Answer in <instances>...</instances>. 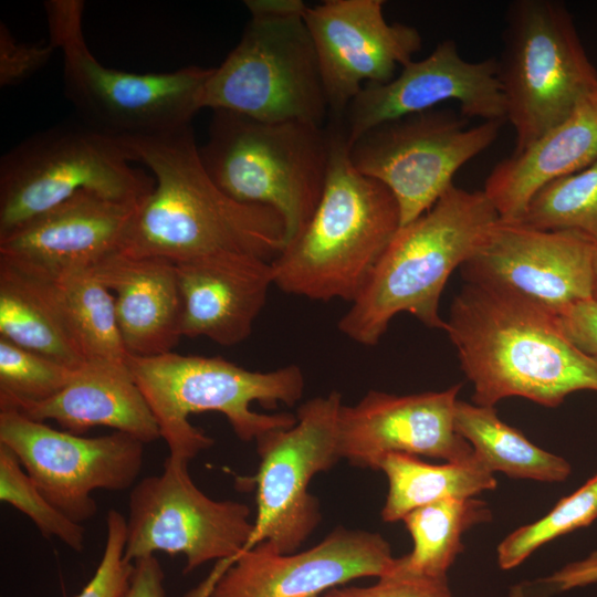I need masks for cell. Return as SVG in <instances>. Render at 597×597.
I'll return each mask as SVG.
<instances>
[{
  "label": "cell",
  "mask_w": 597,
  "mask_h": 597,
  "mask_svg": "<svg viewBox=\"0 0 597 597\" xmlns=\"http://www.w3.org/2000/svg\"><path fill=\"white\" fill-rule=\"evenodd\" d=\"M84 2L44 3L49 42L63 53L64 94L82 122L117 138L166 133L201 109L212 67L188 65L165 73H130L103 65L83 34Z\"/></svg>",
  "instance_id": "52a82bcc"
},
{
  "label": "cell",
  "mask_w": 597,
  "mask_h": 597,
  "mask_svg": "<svg viewBox=\"0 0 597 597\" xmlns=\"http://www.w3.org/2000/svg\"><path fill=\"white\" fill-rule=\"evenodd\" d=\"M13 409L35 421L53 420L80 436L94 427H108L145 444L160 438L157 421L126 362H86L53 397Z\"/></svg>",
  "instance_id": "cb8c5ba5"
},
{
  "label": "cell",
  "mask_w": 597,
  "mask_h": 597,
  "mask_svg": "<svg viewBox=\"0 0 597 597\" xmlns=\"http://www.w3.org/2000/svg\"><path fill=\"white\" fill-rule=\"evenodd\" d=\"M454 425L491 472L543 482H562L570 474L567 460L532 443L502 421L494 407L458 400Z\"/></svg>",
  "instance_id": "83f0119b"
},
{
  "label": "cell",
  "mask_w": 597,
  "mask_h": 597,
  "mask_svg": "<svg viewBox=\"0 0 597 597\" xmlns=\"http://www.w3.org/2000/svg\"><path fill=\"white\" fill-rule=\"evenodd\" d=\"M0 337L72 369L86 363L44 283L3 261Z\"/></svg>",
  "instance_id": "d4e9b609"
},
{
  "label": "cell",
  "mask_w": 597,
  "mask_h": 597,
  "mask_svg": "<svg viewBox=\"0 0 597 597\" xmlns=\"http://www.w3.org/2000/svg\"><path fill=\"white\" fill-rule=\"evenodd\" d=\"M461 385L442 391L391 395L370 390L356 405H343L338 419L341 459L378 469L388 453L463 462L474 458L457 431L454 413Z\"/></svg>",
  "instance_id": "d6986e66"
},
{
  "label": "cell",
  "mask_w": 597,
  "mask_h": 597,
  "mask_svg": "<svg viewBox=\"0 0 597 597\" xmlns=\"http://www.w3.org/2000/svg\"><path fill=\"white\" fill-rule=\"evenodd\" d=\"M322 597H452L448 580L384 576L368 587H336Z\"/></svg>",
  "instance_id": "d590c367"
},
{
  "label": "cell",
  "mask_w": 597,
  "mask_h": 597,
  "mask_svg": "<svg viewBox=\"0 0 597 597\" xmlns=\"http://www.w3.org/2000/svg\"><path fill=\"white\" fill-rule=\"evenodd\" d=\"M387 475L389 489L381 516L396 522L410 511L447 499H470L496 488V480L475 455L463 462L430 464L416 455L388 453L378 469Z\"/></svg>",
  "instance_id": "484cf974"
},
{
  "label": "cell",
  "mask_w": 597,
  "mask_h": 597,
  "mask_svg": "<svg viewBox=\"0 0 597 597\" xmlns=\"http://www.w3.org/2000/svg\"><path fill=\"white\" fill-rule=\"evenodd\" d=\"M0 443L10 448L41 493L60 512L83 524L95 516V490L136 484L144 460L140 440L119 431L86 438L0 409Z\"/></svg>",
  "instance_id": "5bb4252c"
},
{
  "label": "cell",
  "mask_w": 597,
  "mask_h": 597,
  "mask_svg": "<svg viewBox=\"0 0 597 597\" xmlns=\"http://www.w3.org/2000/svg\"><path fill=\"white\" fill-rule=\"evenodd\" d=\"M565 335L583 352L597 357V302L573 305L558 316Z\"/></svg>",
  "instance_id": "74e56055"
},
{
  "label": "cell",
  "mask_w": 597,
  "mask_h": 597,
  "mask_svg": "<svg viewBox=\"0 0 597 597\" xmlns=\"http://www.w3.org/2000/svg\"><path fill=\"white\" fill-rule=\"evenodd\" d=\"M499 219L483 190L451 186L429 210L397 230L339 320V331L360 345L373 346L404 312L428 327L444 329L439 304L446 283Z\"/></svg>",
  "instance_id": "277c9868"
},
{
  "label": "cell",
  "mask_w": 597,
  "mask_h": 597,
  "mask_svg": "<svg viewBox=\"0 0 597 597\" xmlns=\"http://www.w3.org/2000/svg\"><path fill=\"white\" fill-rule=\"evenodd\" d=\"M165 573L159 559L153 556L138 558L128 589L124 597H166Z\"/></svg>",
  "instance_id": "f35d334b"
},
{
  "label": "cell",
  "mask_w": 597,
  "mask_h": 597,
  "mask_svg": "<svg viewBox=\"0 0 597 597\" xmlns=\"http://www.w3.org/2000/svg\"><path fill=\"white\" fill-rule=\"evenodd\" d=\"M520 221L543 230L578 231L597 244V159L543 186Z\"/></svg>",
  "instance_id": "f546056e"
},
{
  "label": "cell",
  "mask_w": 597,
  "mask_h": 597,
  "mask_svg": "<svg viewBox=\"0 0 597 597\" xmlns=\"http://www.w3.org/2000/svg\"><path fill=\"white\" fill-rule=\"evenodd\" d=\"M114 294L127 355L172 352L181 335L182 298L176 264L158 256L116 252L91 268Z\"/></svg>",
  "instance_id": "7402d4cb"
},
{
  "label": "cell",
  "mask_w": 597,
  "mask_h": 597,
  "mask_svg": "<svg viewBox=\"0 0 597 597\" xmlns=\"http://www.w3.org/2000/svg\"><path fill=\"white\" fill-rule=\"evenodd\" d=\"M126 365L157 421L160 438L166 441L172 460L190 462L214 442L189 422L188 417L193 413H222L244 442L296 422L291 413H259L250 406L253 401L265 408H275L279 402L294 405L304 389V377L297 365L252 371L221 357L185 356L174 352L150 357L127 355Z\"/></svg>",
  "instance_id": "5b68a950"
},
{
  "label": "cell",
  "mask_w": 597,
  "mask_h": 597,
  "mask_svg": "<svg viewBox=\"0 0 597 597\" xmlns=\"http://www.w3.org/2000/svg\"><path fill=\"white\" fill-rule=\"evenodd\" d=\"M0 500L27 515L43 537L60 540L75 552L85 545V528L60 512L41 493L19 459L0 443Z\"/></svg>",
  "instance_id": "d6a6232c"
},
{
  "label": "cell",
  "mask_w": 597,
  "mask_h": 597,
  "mask_svg": "<svg viewBox=\"0 0 597 597\" xmlns=\"http://www.w3.org/2000/svg\"><path fill=\"white\" fill-rule=\"evenodd\" d=\"M174 263L182 298L181 335L222 346L245 341L274 284L272 261L227 253Z\"/></svg>",
  "instance_id": "44dd1931"
},
{
  "label": "cell",
  "mask_w": 597,
  "mask_h": 597,
  "mask_svg": "<svg viewBox=\"0 0 597 597\" xmlns=\"http://www.w3.org/2000/svg\"><path fill=\"white\" fill-rule=\"evenodd\" d=\"M504 123L469 127L461 113L434 107L370 128L348 144V156L356 170L391 191L401 227L453 186L457 171L495 142Z\"/></svg>",
  "instance_id": "7c38bea8"
},
{
  "label": "cell",
  "mask_w": 597,
  "mask_h": 597,
  "mask_svg": "<svg viewBox=\"0 0 597 597\" xmlns=\"http://www.w3.org/2000/svg\"><path fill=\"white\" fill-rule=\"evenodd\" d=\"M304 20L317 54L328 119H342L366 84L391 81L422 45L416 28L386 20L383 0H326L308 7Z\"/></svg>",
  "instance_id": "2e32d148"
},
{
  "label": "cell",
  "mask_w": 597,
  "mask_h": 597,
  "mask_svg": "<svg viewBox=\"0 0 597 597\" xmlns=\"http://www.w3.org/2000/svg\"><path fill=\"white\" fill-rule=\"evenodd\" d=\"M342 406L336 391L310 399L298 407L294 426L269 430L255 439L260 457L254 478L256 515L242 552L262 544L277 554H293L317 526L318 501L307 488L316 473L341 459Z\"/></svg>",
  "instance_id": "4fadbf2b"
},
{
  "label": "cell",
  "mask_w": 597,
  "mask_h": 597,
  "mask_svg": "<svg viewBox=\"0 0 597 597\" xmlns=\"http://www.w3.org/2000/svg\"><path fill=\"white\" fill-rule=\"evenodd\" d=\"M597 244L574 230L499 219L461 266L467 283L512 294L556 315L591 300Z\"/></svg>",
  "instance_id": "9a60e30c"
},
{
  "label": "cell",
  "mask_w": 597,
  "mask_h": 597,
  "mask_svg": "<svg viewBox=\"0 0 597 597\" xmlns=\"http://www.w3.org/2000/svg\"><path fill=\"white\" fill-rule=\"evenodd\" d=\"M56 49L48 42L19 43L4 22L0 23V86L18 85L42 69Z\"/></svg>",
  "instance_id": "e575fe53"
},
{
  "label": "cell",
  "mask_w": 597,
  "mask_h": 597,
  "mask_svg": "<svg viewBox=\"0 0 597 597\" xmlns=\"http://www.w3.org/2000/svg\"><path fill=\"white\" fill-rule=\"evenodd\" d=\"M329 126L261 122L212 111L199 146L205 169L232 199L275 210L285 226V245L297 237L321 200L331 161Z\"/></svg>",
  "instance_id": "8992f818"
},
{
  "label": "cell",
  "mask_w": 597,
  "mask_h": 597,
  "mask_svg": "<svg viewBox=\"0 0 597 597\" xmlns=\"http://www.w3.org/2000/svg\"><path fill=\"white\" fill-rule=\"evenodd\" d=\"M244 6L250 15L266 18L304 15L308 8L302 0H245Z\"/></svg>",
  "instance_id": "ab89813d"
},
{
  "label": "cell",
  "mask_w": 597,
  "mask_h": 597,
  "mask_svg": "<svg viewBox=\"0 0 597 597\" xmlns=\"http://www.w3.org/2000/svg\"><path fill=\"white\" fill-rule=\"evenodd\" d=\"M200 106L326 126L329 108L304 15H250L238 44L212 67Z\"/></svg>",
  "instance_id": "30bf717a"
},
{
  "label": "cell",
  "mask_w": 597,
  "mask_h": 597,
  "mask_svg": "<svg viewBox=\"0 0 597 597\" xmlns=\"http://www.w3.org/2000/svg\"><path fill=\"white\" fill-rule=\"evenodd\" d=\"M597 159V90L574 112L522 150L494 166L483 191L500 219L520 221L533 196L546 184Z\"/></svg>",
  "instance_id": "603a6c76"
},
{
  "label": "cell",
  "mask_w": 597,
  "mask_h": 597,
  "mask_svg": "<svg viewBox=\"0 0 597 597\" xmlns=\"http://www.w3.org/2000/svg\"><path fill=\"white\" fill-rule=\"evenodd\" d=\"M490 519L486 503L474 498L441 500L410 511L401 521L413 548L395 558L385 576L447 580L448 569L464 548L462 535Z\"/></svg>",
  "instance_id": "4316f807"
},
{
  "label": "cell",
  "mask_w": 597,
  "mask_h": 597,
  "mask_svg": "<svg viewBox=\"0 0 597 597\" xmlns=\"http://www.w3.org/2000/svg\"><path fill=\"white\" fill-rule=\"evenodd\" d=\"M130 163L119 138L84 122L21 140L0 159V237L81 191L140 203L154 179Z\"/></svg>",
  "instance_id": "9c48e42d"
},
{
  "label": "cell",
  "mask_w": 597,
  "mask_h": 597,
  "mask_svg": "<svg viewBox=\"0 0 597 597\" xmlns=\"http://www.w3.org/2000/svg\"><path fill=\"white\" fill-rule=\"evenodd\" d=\"M140 203L81 191L0 237V261L43 279L91 269L123 250Z\"/></svg>",
  "instance_id": "ffe728a7"
},
{
  "label": "cell",
  "mask_w": 597,
  "mask_h": 597,
  "mask_svg": "<svg viewBox=\"0 0 597 597\" xmlns=\"http://www.w3.org/2000/svg\"><path fill=\"white\" fill-rule=\"evenodd\" d=\"M444 331L475 405L523 397L557 407L572 392L597 391V357L565 335L556 315L512 294L465 283Z\"/></svg>",
  "instance_id": "7a4b0ae2"
},
{
  "label": "cell",
  "mask_w": 597,
  "mask_h": 597,
  "mask_svg": "<svg viewBox=\"0 0 597 597\" xmlns=\"http://www.w3.org/2000/svg\"><path fill=\"white\" fill-rule=\"evenodd\" d=\"M119 139L132 161L144 164L154 179L121 252L172 262L227 253L273 261L282 252V217L269 207L241 203L213 182L191 124Z\"/></svg>",
  "instance_id": "6da1fadb"
},
{
  "label": "cell",
  "mask_w": 597,
  "mask_h": 597,
  "mask_svg": "<svg viewBox=\"0 0 597 597\" xmlns=\"http://www.w3.org/2000/svg\"><path fill=\"white\" fill-rule=\"evenodd\" d=\"M188 463L168 457L160 474L146 476L132 488L124 555L134 563L157 552L182 554L184 574L218 559L208 578L185 596L209 597L247 545L253 522L244 503L216 501L199 490Z\"/></svg>",
  "instance_id": "8fae6325"
},
{
  "label": "cell",
  "mask_w": 597,
  "mask_h": 597,
  "mask_svg": "<svg viewBox=\"0 0 597 597\" xmlns=\"http://www.w3.org/2000/svg\"><path fill=\"white\" fill-rule=\"evenodd\" d=\"M126 517L115 509L106 515V542L102 559L90 582L75 597H124L134 563L125 558Z\"/></svg>",
  "instance_id": "836d02e7"
},
{
  "label": "cell",
  "mask_w": 597,
  "mask_h": 597,
  "mask_svg": "<svg viewBox=\"0 0 597 597\" xmlns=\"http://www.w3.org/2000/svg\"><path fill=\"white\" fill-rule=\"evenodd\" d=\"M597 583V548L549 576L517 586L515 597H551L557 593Z\"/></svg>",
  "instance_id": "8d00e7d4"
},
{
  "label": "cell",
  "mask_w": 597,
  "mask_h": 597,
  "mask_svg": "<svg viewBox=\"0 0 597 597\" xmlns=\"http://www.w3.org/2000/svg\"><path fill=\"white\" fill-rule=\"evenodd\" d=\"M505 21L496 76L519 151L597 90V70L561 2L513 1Z\"/></svg>",
  "instance_id": "ba28073f"
},
{
  "label": "cell",
  "mask_w": 597,
  "mask_h": 597,
  "mask_svg": "<svg viewBox=\"0 0 597 597\" xmlns=\"http://www.w3.org/2000/svg\"><path fill=\"white\" fill-rule=\"evenodd\" d=\"M327 125L326 184L311 220L272 261L274 284L310 300L352 303L400 228V211L385 185L353 166L343 119Z\"/></svg>",
  "instance_id": "3957f363"
},
{
  "label": "cell",
  "mask_w": 597,
  "mask_h": 597,
  "mask_svg": "<svg viewBox=\"0 0 597 597\" xmlns=\"http://www.w3.org/2000/svg\"><path fill=\"white\" fill-rule=\"evenodd\" d=\"M597 520V474L563 498L542 519L519 527L498 546L502 569L520 565L534 551L558 536L588 526Z\"/></svg>",
  "instance_id": "4dcf8cb0"
},
{
  "label": "cell",
  "mask_w": 597,
  "mask_h": 597,
  "mask_svg": "<svg viewBox=\"0 0 597 597\" xmlns=\"http://www.w3.org/2000/svg\"><path fill=\"white\" fill-rule=\"evenodd\" d=\"M394 562L381 535L337 527L297 554H277L262 544L242 552L209 597H322L356 578H380Z\"/></svg>",
  "instance_id": "ac0fdd59"
},
{
  "label": "cell",
  "mask_w": 597,
  "mask_h": 597,
  "mask_svg": "<svg viewBox=\"0 0 597 597\" xmlns=\"http://www.w3.org/2000/svg\"><path fill=\"white\" fill-rule=\"evenodd\" d=\"M593 300L597 302V253H596V259H595V283H594Z\"/></svg>",
  "instance_id": "60d3db41"
},
{
  "label": "cell",
  "mask_w": 597,
  "mask_h": 597,
  "mask_svg": "<svg viewBox=\"0 0 597 597\" xmlns=\"http://www.w3.org/2000/svg\"><path fill=\"white\" fill-rule=\"evenodd\" d=\"M496 59L470 62L447 39L420 61H410L391 81L366 84L343 117L348 144L370 128L454 101L469 118L506 122V106Z\"/></svg>",
  "instance_id": "e0dca14e"
},
{
  "label": "cell",
  "mask_w": 597,
  "mask_h": 597,
  "mask_svg": "<svg viewBox=\"0 0 597 597\" xmlns=\"http://www.w3.org/2000/svg\"><path fill=\"white\" fill-rule=\"evenodd\" d=\"M76 370L0 337V409L53 397Z\"/></svg>",
  "instance_id": "1f68e13d"
},
{
  "label": "cell",
  "mask_w": 597,
  "mask_h": 597,
  "mask_svg": "<svg viewBox=\"0 0 597 597\" xmlns=\"http://www.w3.org/2000/svg\"><path fill=\"white\" fill-rule=\"evenodd\" d=\"M39 279L86 362H126L114 295L91 269Z\"/></svg>",
  "instance_id": "f1b7e54d"
}]
</instances>
